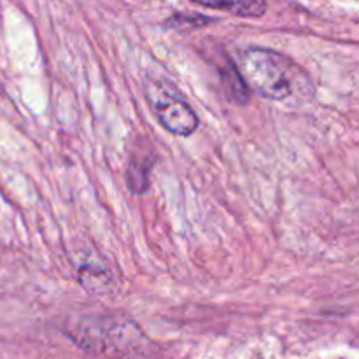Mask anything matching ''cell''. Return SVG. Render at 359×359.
<instances>
[{
	"instance_id": "6da1fadb",
	"label": "cell",
	"mask_w": 359,
	"mask_h": 359,
	"mask_svg": "<svg viewBox=\"0 0 359 359\" xmlns=\"http://www.w3.org/2000/svg\"><path fill=\"white\" fill-rule=\"evenodd\" d=\"M238 72L249 90L270 100L312 97L314 84L309 74L290 56L265 48L245 49L238 60Z\"/></svg>"
},
{
	"instance_id": "7a4b0ae2",
	"label": "cell",
	"mask_w": 359,
	"mask_h": 359,
	"mask_svg": "<svg viewBox=\"0 0 359 359\" xmlns=\"http://www.w3.org/2000/svg\"><path fill=\"white\" fill-rule=\"evenodd\" d=\"M146 98L153 114L167 132L188 137L198 128V116L195 109L165 81H146Z\"/></svg>"
},
{
	"instance_id": "3957f363",
	"label": "cell",
	"mask_w": 359,
	"mask_h": 359,
	"mask_svg": "<svg viewBox=\"0 0 359 359\" xmlns=\"http://www.w3.org/2000/svg\"><path fill=\"white\" fill-rule=\"evenodd\" d=\"M210 9H221L242 18H259L266 13V0H193Z\"/></svg>"
},
{
	"instance_id": "277c9868",
	"label": "cell",
	"mask_w": 359,
	"mask_h": 359,
	"mask_svg": "<svg viewBox=\"0 0 359 359\" xmlns=\"http://www.w3.org/2000/svg\"><path fill=\"white\" fill-rule=\"evenodd\" d=\"M149 158H132L128 168V186L132 193H135V195H144L146 193V189L149 188Z\"/></svg>"
}]
</instances>
